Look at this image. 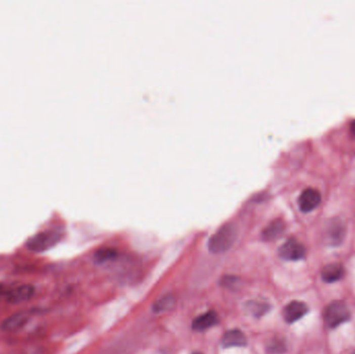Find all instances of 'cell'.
I'll return each mask as SVG.
<instances>
[{
    "label": "cell",
    "mask_w": 355,
    "mask_h": 354,
    "mask_svg": "<svg viewBox=\"0 0 355 354\" xmlns=\"http://www.w3.org/2000/svg\"><path fill=\"white\" fill-rule=\"evenodd\" d=\"M286 230V225L282 219L271 222L262 232V238L266 241H273L280 238Z\"/></svg>",
    "instance_id": "4fadbf2b"
},
{
    "label": "cell",
    "mask_w": 355,
    "mask_h": 354,
    "mask_svg": "<svg viewBox=\"0 0 355 354\" xmlns=\"http://www.w3.org/2000/svg\"><path fill=\"white\" fill-rule=\"evenodd\" d=\"M174 305V298L171 295H166V296L157 300L153 306L155 313H163L166 311H170Z\"/></svg>",
    "instance_id": "9a60e30c"
},
{
    "label": "cell",
    "mask_w": 355,
    "mask_h": 354,
    "mask_svg": "<svg viewBox=\"0 0 355 354\" xmlns=\"http://www.w3.org/2000/svg\"><path fill=\"white\" fill-rule=\"evenodd\" d=\"M308 313V306L302 301H291L284 308L283 316L287 323H294L300 320Z\"/></svg>",
    "instance_id": "9c48e42d"
},
{
    "label": "cell",
    "mask_w": 355,
    "mask_h": 354,
    "mask_svg": "<svg viewBox=\"0 0 355 354\" xmlns=\"http://www.w3.org/2000/svg\"><path fill=\"white\" fill-rule=\"evenodd\" d=\"M345 275V268L340 263H330L321 270L322 281L328 284L341 281Z\"/></svg>",
    "instance_id": "30bf717a"
},
{
    "label": "cell",
    "mask_w": 355,
    "mask_h": 354,
    "mask_svg": "<svg viewBox=\"0 0 355 354\" xmlns=\"http://www.w3.org/2000/svg\"><path fill=\"white\" fill-rule=\"evenodd\" d=\"M351 314L347 304L343 301H333L324 311L323 318L329 328H335L349 321Z\"/></svg>",
    "instance_id": "7a4b0ae2"
},
{
    "label": "cell",
    "mask_w": 355,
    "mask_h": 354,
    "mask_svg": "<svg viewBox=\"0 0 355 354\" xmlns=\"http://www.w3.org/2000/svg\"><path fill=\"white\" fill-rule=\"evenodd\" d=\"M117 257V251L114 248H101L95 252V260L98 263H105L107 261L114 260Z\"/></svg>",
    "instance_id": "5bb4252c"
},
{
    "label": "cell",
    "mask_w": 355,
    "mask_h": 354,
    "mask_svg": "<svg viewBox=\"0 0 355 354\" xmlns=\"http://www.w3.org/2000/svg\"><path fill=\"white\" fill-rule=\"evenodd\" d=\"M246 308L248 312H250L251 315H253V316L261 317L268 312L269 305L267 303H263L259 301H249L246 304Z\"/></svg>",
    "instance_id": "2e32d148"
},
{
    "label": "cell",
    "mask_w": 355,
    "mask_h": 354,
    "mask_svg": "<svg viewBox=\"0 0 355 354\" xmlns=\"http://www.w3.org/2000/svg\"><path fill=\"white\" fill-rule=\"evenodd\" d=\"M192 354H204V353H202V352H193Z\"/></svg>",
    "instance_id": "d6986e66"
},
{
    "label": "cell",
    "mask_w": 355,
    "mask_h": 354,
    "mask_svg": "<svg viewBox=\"0 0 355 354\" xmlns=\"http://www.w3.org/2000/svg\"><path fill=\"white\" fill-rule=\"evenodd\" d=\"M218 322V315L213 311H209L193 320L192 329L195 331H205L215 326Z\"/></svg>",
    "instance_id": "8fae6325"
},
{
    "label": "cell",
    "mask_w": 355,
    "mask_h": 354,
    "mask_svg": "<svg viewBox=\"0 0 355 354\" xmlns=\"http://www.w3.org/2000/svg\"><path fill=\"white\" fill-rule=\"evenodd\" d=\"M346 235L345 224L340 218L330 219L325 230V240L331 246L340 245Z\"/></svg>",
    "instance_id": "8992f818"
},
{
    "label": "cell",
    "mask_w": 355,
    "mask_h": 354,
    "mask_svg": "<svg viewBox=\"0 0 355 354\" xmlns=\"http://www.w3.org/2000/svg\"><path fill=\"white\" fill-rule=\"evenodd\" d=\"M221 345L224 348L245 347L247 345V339L241 330L232 329L224 334Z\"/></svg>",
    "instance_id": "7c38bea8"
},
{
    "label": "cell",
    "mask_w": 355,
    "mask_h": 354,
    "mask_svg": "<svg viewBox=\"0 0 355 354\" xmlns=\"http://www.w3.org/2000/svg\"><path fill=\"white\" fill-rule=\"evenodd\" d=\"M31 312L32 311H21L13 314L12 316L8 317L2 323V329L7 332H13L21 329L28 323L30 317L32 316Z\"/></svg>",
    "instance_id": "ba28073f"
},
{
    "label": "cell",
    "mask_w": 355,
    "mask_h": 354,
    "mask_svg": "<svg viewBox=\"0 0 355 354\" xmlns=\"http://www.w3.org/2000/svg\"><path fill=\"white\" fill-rule=\"evenodd\" d=\"M350 129H351V131L355 134V120L351 123V127H350Z\"/></svg>",
    "instance_id": "ac0fdd59"
},
{
    "label": "cell",
    "mask_w": 355,
    "mask_h": 354,
    "mask_svg": "<svg viewBox=\"0 0 355 354\" xmlns=\"http://www.w3.org/2000/svg\"><path fill=\"white\" fill-rule=\"evenodd\" d=\"M237 239V228L234 224H226L220 227L209 240L208 247L213 253H223L229 250Z\"/></svg>",
    "instance_id": "6da1fadb"
},
{
    "label": "cell",
    "mask_w": 355,
    "mask_h": 354,
    "mask_svg": "<svg viewBox=\"0 0 355 354\" xmlns=\"http://www.w3.org/2000/svg\"><path fill=\"white\" fill-rule=\"evenodd\" d=\"M321 200V193L317 189L306 188L301 192L298 198L299 209L304 213H308L320 205Z\"/></svg>",
    "instance_id": "52a82bcc"
},
{
    "label": "cell",
    "mask_w": 355,
    "mask_h": 354,
    "mask_svg": "<svg viewBox=\"0 0 355 354\" xmlns=\"http://www.w3.org/2000/svg\"><path fill=\"white\" fill-rule=\"evenodd\" d=\"M34 292H35V289L32 285L24 284V285H19V286L10 288L8 290H2L0 291V294L6 297L9 303L15 304V303H21V302L28 301L33 297Z\"/></svg>",
    "instance_id": "277c9868"
},
{
    "label": "cell",
    "mask_w": 355,
    "mask_h": 354,
    "mask_svg": "<svg viewBox=\"0 0 355 354\" xmlns=\"http://www.w3.org/2000/svg\"><path fill=\"white\" fill-rule=\"evenodd\" d=\"M279 254L286 261H299L304 258L305 247L298 240L290 238L280 247Z\"/></svg>",
    "instance_id": "5b68a950"
},
{
    "label": "cell",
    "mask_w": 355,
    "mask_h": 354,
    "mask_svg": "<svg viewBox=\"0 0 355 354\" xmlns=\"http://www.w3.org/2000/svg\"><path fill=\"white\" fill-rule=\"evenodd\" d=\"M286 349V343L283 339H274L267 345V351L271 354H282Z\"/></svg>",
    "instance_id": "e0dca14e"
},
{
    "label": "cell",
    "mask_w": 355,
    "mask_h": 354,
    "mask_svg": "<svg viewBox=\"0 0 355 354\" xmlns=\"http://www.w3.org/2000/svg\"><path fill=\"white\" fill-rule=\"evenodd\" d=\"M353 354H355V353H353Z\"/></svg>",
    "instance_id": "ffe728a7"
},
{
    "label": "cell",
    "mask_w": 355,
    "mask_h": 354,
    "mask_svg": "<svg viewBox=\"0 0 355 354\" xmlns=\"http://www.w3.org/2000/svg\"><path fill=\"white\" fill-rule=\"evenodd\" d=\"M59 239L61 234L57 231H45L30 237L26 242V246L33 252H43L54 246Z\"/></svg>",
    "instance_id": "3957f363"
}]
</instances>
